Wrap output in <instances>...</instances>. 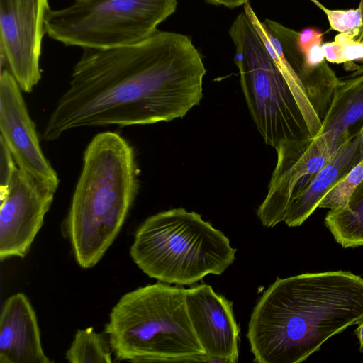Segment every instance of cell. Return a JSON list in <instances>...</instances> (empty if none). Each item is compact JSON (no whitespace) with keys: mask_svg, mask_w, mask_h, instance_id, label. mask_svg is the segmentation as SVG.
<instances>
[{"mask_svg":"<svg viewBox=\"0 0 363 363\" xmlns=\"http://www.w3.org/2000/svg\"><path fill=\"white\" fill-rule=\"evenodd\" d=\"M325 60L331 63H340V52L339 45L334 40L322 44Z\"/></svg>","mask_w":363,"mask_h":363,"instance_id":"23","label":"cell"},{"mask_svg":"<svg viewBox=\"0 0 363 363\" xmlns=\"http://www.w3.org/2000/svg\"><path fill=\"white\" fill-rule=\"evenodd\" d=\"M94 1V0H75V1Z\"/></svg>","mask_w":363,"mask_h":363,"instance_id":"28","label":"cell"},{"mask_svg":"<svg viewBox=\"0 0 363 363\" xmlns=\"http://www.w3.org/2000/svg\"><path fill=\"white\" fill-rule=\"evenodd\" d=\"M363 320V278L350 272L277 277L259 298L247 337L254 362L299 363Z\"/></svg>","mask_w":363,"mask_h":363,"instance_id":"2","label":"cell"},{"mask_svg":"<svg viewBox=\"0 0 363 363\" xmlns=\"http://www.w3.org/2000/svg\"><path fill=\"white\" fill-rule=\"evenodd\" d=\"M363 180V160L359 162L325 195L318 208L337 210L347 204L355 189Z\"/></svg>","mask_w":363,"mask_h":363,"instance_id":"19","label":"cell"},{"mask_svg":"<svg viewBox=\"0 0 363 363\" xmlns=\"http://www.w3.org/2000/svg\"><path fill=\"white\" fill-rule=\"evenodd\" d=\"M362 135L363 129L344 144L309 184L289 201L283 221L286 225L300 226L318 208L332 188L358 164Z\"/></svg>","mask_w":363,"mask_h":363,"instance_id":"15","label":"cell"},{"mask_svg":"<svg viewBox=\"0 0 363 363\" xmlns=\"http://www.w3.org/2000/svg\"><path fill=\"white\" fill-rule=\"evenodd\" d=\"M186 303L191 324L205 352V362H237L240 328L233 302L215 292L210 285L201 284L186 289Z\"/></svg>","mask_w":363,"mask_h":363,"instance_id":"12","label":"cell"},{"mask_svg":"<svg viewBox=\"0 0 363 363\" xmlns=\"http://www.w3.org/2000/svg\"><path fill=\"white\" fill-rule=\"evenodd\" d=\"M362 129L363 65H355L351 74L340 78L317 135L325 134L337 142L345 133L356 135Z\"/></svg>","mask_w":363,"mask_h":363,"instance_id":"16","label":"cell"},{"mask_svg":"<svg viewBox=\"0 0 363 363\" xmlns=\"http://www.w3.org/2000/svg\"><path fill=\"white\" fill-rule=\"evenodd\" d=\"M323 34L313 28H306L296 33V42L301 52L314 44H323Z\"/></svg>","mask_w":363,"mask_h":363,"instance_id":"22","label":"cell"},{"mask_svg":"<svg viewBox=\"0 0 363 363\" xmlns=\"http://www.w3.org/2000/svg\"><path fill=\"white\" fill-rule=\"evenodd\" d=\"M35 312L23 293L9 296L0 314V363H50Z\"/></svg>","mask_w":363,"mask_h":363,"instance_id":"14","label":"cell"},{"mask_svg":"<svg viewBox=\"0 0 363 363\" xmlns=\"http://www.w3.org/2000/svg\"><path fill=\"white\" fill-rule=\"evenodd\" d=\"M48 0H0V49L21 90L41 79L40 60Z\"/></svg>","mask_w":363,"mask_h":363,"instance_id":"9","label":"cell"},{"mask_svg":"<svg viewBox=\"0 0 363 363\" xmlns=\"http://www.w3.org/2000/svg\"><path fill=\"white\" fill-rule=\"evenodd\" d=\"M186 292L160 281L124 294L105 328L116 357L132 362H205Z\"/></svg>","mask_w":363,"mask_h":363,"instance_id":"4","label":"cell"},{"mask_svg":"<svg viewBox=\"0 0 363 363\" xmlns=\"http://www.w3.org/2000/svg\"><path fill=\"white\" fill-rule=\"evenodd\" d=\"M134 150L115 132L88 144L65 230L77 264L94 267L118 235L138 190Z\"/></svg>","mask_w":363,"mask_h":363,"instance_id":"3","label":"cell"},{"mask_svg":"<svg viewBox=\"0 0 363 363\" xmlns=\"http://www.w3.org/2000/svg\"><path fill=\"white\" fill-rule=\"evenodd\" d=\"M326 14L330 28L342 33H352L357 37L362 27L359 9H329L317 0H312Z\"/></svg>","mask_w":363,"mask_h":363,"instance_id":"20","label":"cell"},{"mask_svg":"<svg viewBox=\"0 0 363 363\" xmlns=\"http://www.w3.org/2000/svg\"><path fill=\"white\" fill-rule=\"evenodd\" d=\"M206 3L214 6H223L227 8L233 9L244 6L250 0H204Z\"/></svg>","mask_w":363,"mask_h":363,"instance_id":"24","label":"cell"},{"mask_svg":"<svg viewBox=\"0 0 363 363\" xmlns=\"http://www.w3.org/2000/svg\"><path fill=\"white\" fill-rule=\"evenodd\" d=\"M354 333L359 342V350L363 354V320L358 324V327L354 330Z\"/></svg>","mask_w":363,"mask_h":363,"instance_id":"25","label":"cell"},{"mask_svg":"<svg viewBox=\"0 0 363 363\" xmlns=\"http://www.w3.org/2000/svg\"><path fill=\"white\" fill-rule=\"evenodd\" d=\"M325 225L344 248L363 245V180L342 208L330 210Z\"/></svg>","mask_w":363,"mask_h":363,"instance_id":"17","label":"cell"},{"mask_svg":"<svg viewBox=\"0 0 363 363\" xmlns=\"http://www.w3.org/2000/svg\"><path fill=\"white\" fill-rule=\"evenodd\" d=\"M229 35L245 101L264 143L276 149L312 137L286 78L245 11L234 19Z\"/></svg>","mask_w":363,"mask_h":363,"instance_id":"6","label":"cell"},{"mask_svg":"<svg viewBox=\"0 0 363 363\" xmlns=\"http://www.w3.org/2000/svg\"><path fill=\"white\" fill-rule=\"evenodd\" d=\"M177 0H94L50 9L45 32L65 46L106 49L150 37L174 13Z\"/></svg>","mask_w":363,"mask_h":363,"instance_id":"7","label":"cell"},{"mask_svg":"<svg viewBox=\"0 0 363 363\" xmlns=\"http://www.w3.org/2000/svg\"><path fill=\"white\" fill-rule=\"evenodd\" d=\"M112 352L108 339L88 328L77 331L65 356L72 363H111Z\"/></svg>","mask_w":363,"mask_h":363,"instance_id":"18","label":"cell"},{"mask_svg":"<svg viewBox=\"0 0 363 363\" xmlns=\"http://www.w3.org/2000/svg\"><path fill=\"white\" fill-rule=\"evenodd\" d=\"M362 160H363V135L360 144L359 152L357 157V163L360 162Z\"/></svg>","mask_w":363,"mask_h":363,"instance_id":"27","label":"cell"},{"mask_svg":"<svg viewBox=\"0 0 363 363\" xmlns=\"http://www.w3.org/2000/svg\"><path fill=\"white\" fill-rule=\"evenodd\" d=\"M0 138L18 167L55 192L60 183L57 174L42 151L21 88L8 68L0 74Z\"/></svg>","mask_w":363,"mask_h":363,"instance_id":"11","label":"cell"},{"mask_svg":"<svg viewBox=\"0 0 363 363\" xmlns=\"http://www.w3.org/2000/svg\"><path fill=\"white\" fill-rule=\"evenodd\" d=\"M264 22L279 42L284 57L304 85L322 121L340 83L325 60L322 44H314L301 52L296 42V31L270 19Z\"/></svg>","mask_w":363,"mask_h":363,"instance_id":"13","label":"cell"},{"mask_svg":"<svg viewBox=\"0 0 363 363\" xmlns=\"http://www.w3.org/2000/svg\"><path fill=\"white\" fill-rule=\"evenodd\" d=\"M55 192L18 167L1 196L0 259L24 257L40 230Z\"/></svg>","mask_w":363,"mask_h":363,"instance_id":"10","label":"cell"},{"mask_svg":"<svg viewBox=\"0 0 363 363\" xmlns=\"http://www.w3.org/2000/svg\"><path fill=\"white\" fill-rule=\"evenodd\" d=\"M236 251L200 214L178 208L145 219L135 232L130 255L150 278L182 286L222 274L235 261Z\"/></svg>","mask_w":363,"mask_h":363,"instance_id":"5","label":"cell"},{"mask_svg":"<svg viewBox=\"0 0 363 363\" xmlns=\"http://www.w3.org/2000/svg\"><path fill=\"white\" fill-rule=\"evenodd\" d=\"M347 142H333L326 135L320 134L286 142L276 148L277 161L268 191L257 210V216L264 227L272 228L284 221L289 201L309 184Z\"/></svg>","mask_w":363,"mask_h":363,"instance_id":"8","label":"cell"},{"mask_svg":"<svg viewBox=\"0 0 363 363\" xmlns=\"http://www.w3.org/2000/svg\"><path fill=\"white\" fill-rule=\"evenodd\" d=\"M206 72L191 38L174 32L157 30L131 45L84 49L43 138L52 141L80 128L182 118L201 100Z\"/></svg>","mask_w":363,"mask_h":363,"instance_id":"1","label":"cell"},{"mask_svg":"<svg viewBox=\"0 0 363 363\" xmlns=\"http://www.w3.org/2000/svg\"><path fill=\"white\" fill-rule=\"evenodd\" d=\"M358 9H359L362 15V27L358 36L356 38V40H362L363 39V0L360 1Z\"/></svg>","mask_w":363,"mask_h":363,"instance_id":"26","label":"cell"},{"mask_svg":"<svg viewBox=\"0 0 363 363\" xmlns=\"http://www.w3.org/2000/svg\"><path fill=\"white\" fill-rule=\"evenodd\" d=\"M361 41H362V45H363V39Z\"/></svg>","mask_w":363,"mask_h":363,"instance_id":"29","label":"cell"},{"mask_svg":"<svg viewBox=\"0 0 363 363\" xmlns=\"http://www.w3.org/2000/svg\"><path fill=\"white\" fill-rule=\"evenodd\" d=\"M9 149L0 138V190L3 195L11 181V177L18 166Z\"/></svg>","mask_w":363,"mask_h":363,"instance_id":"21","label":"cell"}]
</instances>
